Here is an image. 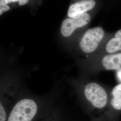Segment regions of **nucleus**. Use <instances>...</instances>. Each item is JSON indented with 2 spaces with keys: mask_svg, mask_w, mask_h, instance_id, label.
Instances as JSON below:
<instances>
[{
  "mask_svg": "<svg viewBox=\"0 0 121 121\" xmlns=\"http://www.w3.org/2000/svg\"><path fill=\"white\" fill-rule=\"evenodd\" d=\"M78 98L96 121H111L108 86L82 77L71 80Z\"/></svg>",
  "mask_w": 121,
  "mask_h": 121,
  "instance_id": "nucleus-1",
  "label": "nucleus"
},
{
  "mask_svg": "<svg viewBox=\"0 0 121 121\" xmlns=\"http://www.w3.org/2000/svg\"><path fill=\"white\" fill-rule=\"evenodd\" d=\"M78 66L82 77H88L103 71L121 69V52L95 55L78 61Z\"/></svg>",
  "mask_w": 121,
  "mask_h": 121,
  "instance_id": "nucleus-2",
  "label": "nucleus"
},
{
  "mask_svg": "<svg viewBox=\"0 0 121 121\" xmlns=\"http://www.w3.org/2000/svg\"><path fill=\"white\" fill-rule=\"evenodd\" d=\"M108 36L101 26H95L86 30L77 40L76 48L78 53L87 59L96 55Z\"/></svg>",
  "mask_w": 121,
  "mask_h": 121,
  "instance_id": "nucleus-3",
  "label": "nucleus"
},
{
  "mask_svg": "<svg viewBox=\"0 0 121 121\" xmlns=\"http://www.w3.org/2000/svg\"><path fill=\"white\" fill-rule=\"evenodd\" d=\"M43 100L30 95L18 97L9 112L7 121H32Z\"/></svg>",
  "mask_w": 121,
  "mask_h": 121,
  "instance_id": "nucleus-4",
  "label": "nucleus"
},
{
  "mask_svg": "<svg viewBox=\"0 0 121 121\" xmlns=\"http://www.w3.org/2000/svg\"><path fill=\"white\" fill-rule=\"evenodd\" d=\"M16 79L12 76H8L1 82L0 121H6L7 119L5 106L13 101L15 102L17 99L19 83Z\"/></svg>",
  "mask_w": 121,
  "mask_h": 121,
  "instance_id": "nucleus-5",
  "label": "nucleus"
},
{
  "mask_svg": "<svg viewBox=\"0 0 121 121\" xmlns=\"http://www.w3.org/2000/svg\"><path fill=\"white\" fill-rule=\"evenodd\" d=\"M91 16L89 13H85L73 17H67L62 22L60 34L64 39H69L78 29L86 26L91 21Z\"/></svg>",
  "mask_w": 121,
  "mask_h": 121,
  "instance_id": "nucleus-6",
  "label": "nucleus"
},
{
  "mask_svg": "<svg viewBox=\"0 0 121 121\" xmlns=\"http://www.w3.org/2000/svg\"><path fill=\"white\" fill-rule=\"evenodd\" d=\"M111 121H118L121 115V83L111 89L109 102Z\"/></svg>",
  "mask_w": 121,
  "mask_h": 121,
  "instance_id": "nucleus-7",
  "label": "nucleus"
},
{
  "mask_svg": "<svg viewBox=\"0 0 121 121\" xmlns=\"http://www.w3.org/2000/svg\"><path fill=\"white\" fill-rule=\"evenodd\" d=\"M121 52V29L107 37L96 55Z\"/></svg>",
  "mask_w": 121,
  "mask_h": 121,
  "instance_id": "nucleus-8",
  "label": "nucleus"
},
{
  "mask_svg": "<svg viewBox=\"0 0 121 121\" xmlns=\"http://www.w3.org/2000/svg\"><path fill=\"white\" fill-rule=\"evenodd\" d=\"M96 5L95 0H78L71 3L68 9L67 17H73L88 13Z\"/></svg>",
  "mask_w": 121,
  "mask_h": 121,
  "instance_id": "nucleus-9",
  "label": "nucleus"
},
{
  "mask_svg": "<svg viewBox=\"0 0 121 121\" xmlns=\"http://www.w3.org/2000/svg\"><path fill=\"white\" fill-rule=\"evenodd\" d=\"M30 0H0V15L9 11L13 6H22L28 4Z\"/></svg>",
  "mask_w": 121,
  "mask_h": 121,
  "instance_id": "nucleus-10",
  "label": "nucleus"
},
{
  "mask_svg": "<svg viewBox=\"0 0 121 121\" xmlns=\"http://www.w3.org/2000/svg\"><path fill=\"white\" fill-rule=\"evenodd\" d=\"M116 76L118 82L121 83V69H119L116 71Z\"/></svg>",
  "mask_w": 121,
  "mask_h": 121,
  "instance_id": "nucleus-11",
  "label": "nucleus"
}]
</instances>
